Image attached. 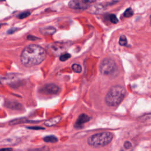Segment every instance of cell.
Here are the masks:
<instances>
[{
	"mask_svg": "<svg viewBox=\"0 0 151 151\" xmlns=\"http://www.w3.org/2000/svg\"><path fill=\"white\" fill-rule=\"evenodd\" d=\"M123 148L126 149H132V143L130 142L129 141H126L124 143Z\"/></svg>",
	"mask_w": 151,
	"mask_h": 151,
	"instance_id": "44dd1931",
	"label": "cell"
},
{
	"mask_svg": "<svg viewBox=\"0 0 151 151\" xmlns=\"http://www.w3.org/2000/svg\"><path fill=\"white\" fill-rule=\"evenodd\" d=\"M69 42H56L50 44L49 48L53 53L57 55L64 53L69 47Z\"/></svg>",
	"mask_w": 151,
	"mask_h": 151,
	"instance_id": "5b68a950",
	"label": "cell"
},
{
	"mask_svg": "<svg viewBox=\"0 0 151 151\" xmlns=\"http://www.w3.org/2000/svg\"><path fill=\"white\" fill-rule=\"evenodd\" d=\"M13 149L11 148H1L0 151H12Z\"/></svg>",
	"mask_w": 151,
	"mask_h": 151,
	"instance_id": "d4e9b609",
	"label": "cell"
},
{
	"mask_svg": "<svg viewBox=\"0 0 151 151\" xmlns=\"http://www.w3.org/2000/svg\"><path fill=\"white\" fill-rule=\"evenodd\" d=\"M40 33L44 35H51L53 34L56 32V30L54 27L51 26H47L42 27L40 30Z\"/></svg>",
	"mask_w": 151,
	"mask_h": 151,
	"instance_id": "8fae6325",
	"label": "cell"
},
{
	"mask_svg": "<svg viewBox=\"0 0 151 151\" xmlns=\"http://www.w3.org/2000/svg\"><path fill=\"white\" fill-rule=\"evenodd\" d=\"M117 70L116 63L110 58H104L100 64L99 71L102 74L110 75L114 73Z\"/></svg>",
	"mask_w": 151,
	"mask_h": 151,
	"instance_id": "277c9868",
	"label": "cell"
},
{
	"mask_svg": "<svg viewBox=\"0 0 151 151\" xmlns=\"http://www.w3.org/2000/svg\"><path fill=\"white\" fill-rule=\"evenodd\" d=\"M109 20L113 24H116L118 22V19L115 14H110L109 16Z\"/></svg>",
	"mask_w": 151,
	"mask_h": 151,
	"instance_id": "d6986e66",
	"label": "cell"
},
{
	"mask_svg": "<svg viewBox=\"0 0 151 151\" xmlns=\"http://www.w3.org/2000/svg\"><path fill=\"white\" fill-rule=\"evenodd\" d=\"M17 30H18V28H11V29H10V30H9V31H8V33H9V34H12L14 32L17 31Z\"/></svg>",
	"mask_w": 151,
	"mask_h": 151,
	"instance_id": "cb8c5ba5",
	"label": "cell"
},
{
	"mask_svg": "<svg viewBox=\"0 0 151 151\" xmlns=\"http://www.w3.org/2000/svg\"><path fill=\"white\" fill-rule=\"evenodd\" d=\"M43 140L47 143H56L58 141V139L54 135L46 136L43 138Z\"/></svg>",
	"mask_w": 151,
	"mask_h": 151,
	"instance_id": "4fadbf2b",
	"label": "cell"
},
{
	"mask_svg": "<svg viewBox=\"0 0 151 151\" xmlns=\"http://www.w3.org/2000/svg\"><path fill=\"white\" fill-rule=\"evenodd\" d=\"M44 90L48 94L56 95L60 91V88L55 84H47L44 87Z\"/></svg>",
	"mask_w": 151,
	"mask_h": 151,
	"instance_id": "52a82bcc",
	"label": "cell"
},
{
	"mask_svg": "<svg viewBox=\"0 0 151 151\" xmlns=\"http://www.w3.org/2000/svg\"><path fill=\"white\" fill-rule=\"evenodd\" d=\"M20 142V139L18 138H9L3 140L1 142L2 145H17Z\"/></svg>",
	"mask_w": 151,
	"mask_h": 151,
	"instance_id": "30bf717a",
	"label": "cell"
},
{
	"mask_svg": "<svg viewBox=\"0 0 151 151\" xmlns=\"http://www.w3.org/2000/svg\"><path fill=\"white\" fill-rule=\"evenodd\" d=\"M90 118L88 115L84 114V113H82V114L79 115L76 122L75 127L80 128L83 125L90 121Z\"/></svg>",
	"mask_w": 151,
	"mask_h": 151,
	"instance_id": "ba28073f",
	"label": "cell"
},
{
	"mask_svg": "<svg viewBox=\"0 0 151 151\" xmlns=\"http://www.w3.org/2000/svg\"><path fill=\"white\" fill-rule=\"evenodd\" d=\"M46 57V51L36 44H30L22 50L20 60L26 67H32L41 63Z\"/></svg>",
	"mask_w": 151,
	"mask_h": 151,
	"instance_id": "6da1fadb",
	"label": "cell"
},
{
	"mask_svg": "<svg viewBox=\"0 0 151 151\" xmlns=\"http://www.w3.org/2000/svg\"><path fill=\"white\" fill-rule=\"evenodd\" d=\"M126 92L125 89L120 85L112 87L105 96V103L109 106H116L122 102Z\"/></svg>",
	"mask_w": 151,
	"mask_h": 151,
	"instance_id": "7a4b0ae2",
	"label": "cell"
},
{
	"mask_svg": "<svg viewBox=\"0 0 151 151\" xmlns=\"http://www.w3.org/2000/svg\"><path fill=\"white\" fill-rule=\"evenodd\" d=\"M36 122L34 121H30V120H26L25 118H20V119H17L11 120V122H10L9 124L10 125H15L17 124H20V123H34Z\"/></svg>",
	"mask_w": 151,
	"mask_h": 151,
	"instance_id": "7c38bea8",
	"label": "cell"
},
{
	"mask_svg": "<svg viewBox=\"0 0 151 151\" xmlns=\"http://www.w3.org/2000/svg\"><path fill=\"white\" fill-rule=\"evenodd\" d=\"M61 119H62L61 116H57L53 118H51L50 119L46 120V121H45L44 125L47 127H51V126H55L56 125H57L60 122Z\"/></svg>",
	"mask_w": 151,
	"mask_h": 151,
	"instance_id": "9c48e42d",
	"label": "cell"
},
{
	"mask_svg": "<svg viewBox=\"0 0 151 151\" xmlns=\"http://www.w3.org/2000/svg\"><path fill=\"white\" fill-rule=\"evenodd\" d=\"M71 57V55L69 53H64L60 57V60L62 62H65L66 60H69Z\"/></svg>",
	"mask_w": 151,
	"mask_h": 151,
	"instance_id": "2e32d148",
	"label": "cell"
},
{
	"mask_svg": "<svg viewBox=\"0 0 151 151\" xmlns=\"http://www.w3.org/2000/svg\"><path fill=\"white\" fill-rule=\"evenodd\" d=\"M27 39L29 40H36L38 39V38L33 35H29L27 37Z\"/></svg>",
	"mask_w": 151,
	"mask_h": 151,
	"instance_id": "603a6c76",
	"label": "cell"
},
{
	"mask_svg": "<svg viewBox=\"0 0 151 151\" xmlns=\"http://www.w3.org/2000/svg\"><path fill=\"white\" fill-rule=\"evenodd\" d=\"M30 15V12L29 11H26L24 12H22L21 13L19 16H18V17L20 19H24L25 18H27V17H28Z\"/></svg>",
	"mask_w": 151,
	"mask_h": 151,
	"instance_id": "ffe728a7",
	"label": "cell"
},
{
	"mask_svg": "<svg viewBox=\"0 0 151 151\" xmlns=\"http://www.w3.org/2000/svg\"><path fill=\"white\" fill-rule=\"evenodd\" d=\"M72 70L75 72V73H81V70H82V68L81 66L77 63H74L72 65Z\"/></svg>",
	"mask_w": 151,
	"mask_h": 151,
	"instance_id": "5bb4252c",
	"label": "cell"
},
{
	"mask_svg": "<svg viewBox=\"0 0 151 151\" xmlns=\"http://www.w3.org/2000/svg\"><path fill=\"white\" fill-rule=\"evenodd\" d=\"M119 44L120 46H126L127 44V39H126V37L125 35H121L119 39Z\"/></svg>",
	"mask_w": 151,
	"mask_h": 151,
	"instance_id": "9a60e30c",
	"label": "cell"
},
{
	"mask_svg": "<svg viewBox=\"0 0 151 151\" xmlns=\"http://www.w3.org/2000/svg\"><path fill=\"white\" fill-rule=\"evenodd\" d=\"M27 151H50V148L48 146H43L38 148L29 149Z\"/></svg>",
	"mask_w": 151,
	"mask_h": 151,
	"instance_id": "ac0fdd59",
	"label": "cell"
},
{
	"mask_svg": "<svg viewBox=\"0 0 151 151\" xmlns=\"http://www.w3.org/2000/svg\"><path fill=\"white\" fill-rule=\"evenodd\" d=\"M27 129H32V130H43L44 129V127H38V126H34V127H27Z\"/></svg>",
	"mask_w": 151,
	"mask_h": 151,
	"instance_id": "7402d4cb",
	"label": "cell"
},
{
	"mask_svg": "<svg viewBox=\"0 0 151 151\" xmlns=\"http://www.w3.org/2000/svg\"><path fill=\"white\" fill-rule=\"evenodd\" d=\"M74 151H76V150H74Z\"/></svg>",
	"mask_w": 151,
	"mask_h": 151,
	"instance_id": "4316f807",
	"label": "cell"
},
{
	"mask_svg": "<svg viewBox=\"0 0 151 151\" xmlns=\"http://www.w3.org/2000/svg\"><path fill=\"white\" fill-rule=\"evenodd\" d=\"M95 1H78V0H74L70 1L69 3V7L70 9L75 10H85L89 8L90 5L94 3Z\"/></svg>",
	"mask_w": 151,
	"mask_h": 151,
	"instance_id": "8992f818",
	"label": "cell"
},
{
	"mask_svg": "<svg viewBox=\"0 0 151 151\" xmlns=\"http://www.w3.org/2000/svg\"><path fill=\"white\" fill-rule=\"evenodd\" d=\"M113 138V135L111 132H101L90 136L87 139V143L92 147L100 148L109 144Z\"/></svg>",
	"mask_w": 151,
	"mask_h": 151,
	"instance_id": "3957f363",
	"label": "cell"
},
{
	"mask_svg": "<svg viewBox=\"0 0 151 151\" xmlns=\"http://www.w3.org/2000/svg\"><path fill=\"white\" fill-rule=\"evenodd\" d=\"M119 151H132V149H126L123 148V149H122L121 150H120Z\"/></svg>",
	"mask_w": 151,
	"mask_h": 151,
	"instance_id": "484cf974",
	"label": "cell"
},
{
	"mask_svg": "<svg viewBox=\"0 0 151 151\" xmlns=\"http://www.w3.org/2000/svg\"><path fill=\"white\" fill-rule=\"evenodd\" d=\"M133 15V11L131 8L127 9L124 12V16L126 18H129L132 17Z\"/></svg>",
	"mask_w": 151,
	"mask_h": 151,
	"instance_id": "e0dca14e",
	"label": "cell"
}]
</instances>
